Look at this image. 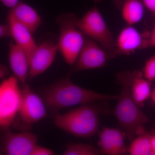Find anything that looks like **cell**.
Segmentation results:
<instances>
[{
  "label": "cell",
  "instance_id": "obj_26",
  "mask_svg": "<svg viewBox=\"0 0 155 155\" xmlns=\"http://www.w3.org/2000/svg\"><path fill=\"white\" fill-rule=\"evenodd\" d=\"M8 69L6 66L1 65L0 67V77L1 78H4L8 74Z\"/></svg>",
  "mask_w": 155,
  "mask_h": 155
},
{
  "label": "cell",
  "instance_id": "obj_9",
  "mask_svg": "<svg viewBox=\"0 0 155 155\" xmlns=\"http://www.w3.org/2000/svg\"><path fill=\"white\" fill-rule=\"evenodd\" d=\"M23 87L22 105L18 115L21 122L31 125L47 116L46 105L28 85Z\"/></svg>",
  "mask_w": 155,
  "mask_h": 155
},
{
  "label": "cell",
  "instance_id": "obj_21",
  "mask_svg": "<svg viewBox=\"0 0 155 155\" xmlns=\"http://www.w3.org/2000/svg\"><path fill=\"white\" fill-rule=\"evenodd\" d=\"M147 48L155 47V25L151 30L144 32Z\"/></svg>",
  "mask_w": 155,
  "mask_h": 155
},
{
  "label": "cell",
  "instance_id": "obj_5",
  "mask_svg": "<svg viewBox=\"0 0 155 155\" xmlns=\"http://www.w3.org/2000/svg\"><path fill=\"white\" fill-rule=\"evenodd\" d=\"M77 24L85 36L93 40L101 47L109 60L118 56L116 40L97 6L87 11L81 19L78 18Z\"/></svg>",
  "mask_w": 155,
  "mask_h": 155
},
{
  "label": "cell",
  "instance_id": "obj_19",
  "mask_svg": "<svg viewBox=\"0 0 155 155\" xmlns=\"http://www.w3.org/2000/svg\"><path fill=\"white\" fill-rule=\"evenodd\" d=\"M64 155H100L99 149L91 145L82 143H69L63 154Z\"/></svg>",
  "mask_w": 155,
  "mask_h": 155
},
{
  "label": "cell",
  "instance_id": "obj_12",
  "mask_svg": "<svg viewBox=\"0 0 155 155\" xmlns=\"http://www.w3.org/2000/svg\"><path fill=\"white\" fill-rule=\"evenodd\" d=\"M125 137V132L117 128L104 127L100 132L98 146L103 154H124L127 151Z\"/></svg>",
  "mask_w": 155,
  "mask_h": 155
},
{
  "label": "cell",
  "instance_id": "obj_8",
  "mask_svg": "<svg viewBox=\"0 0 155 155\" xmlns=\"http://www.w3.org/2000/svg\"><path fill=\"white\" fill-rule=\"evenodd\" d=\"M108 59L105 51L97 42L85 36L82 50L69 74L105 67Z\"/></svg>",
  "mask_w": 155,
  "mask_h": 155
},
{
  "label": "cell",
  "instance_id": "obj_27",
  "mask_svg": "<svg viewBox=\"0 0 155 155\" xmlns=\"http://www.w3.org/2000/svg\"><path fill=\"white\" fill-rule=\"evenodd\" d=\"M151 146V155H155V133L152 134Z\"/></svg>",
  "mask_w": 155,
  "mask_h": 155
},
{
  "label": "cell",
  "instance_id": "obj_24",
  "mask_svg": "<svg viewBox=\"0 0 155 155\" xmlns=\"http://www.w3.org/2000/svg\"><path fill=\"white\" fill-rule=\"evenodd\" d=\"M145 6L155 17V0H143Z\"/></svg>",
  "mask_w": 155,
  "mask_h": 155
},
{
  "label": "cell",
  "instance_id": "obj_11",
  "mask_svg": "<svg viewBox=\"0 0 155 155\" xmlns=\"http://www.w3.org/2000/svg\"><path fill=\"white\" fill-rule=\"evenodd\" d=\"M118 56L130 55L137 50L146 49L143 33H140L133 25H127L120 31L116 39Z\"/></svg>",
  "mask_w": 155,
  "mask_h": 155
},
{
  "label": "cell",
  "instance_id": "obj_4",
  "mask_svg": "<svg viewBox=\"0 0 155 155\" xmlns=\"http://www.w3.org/2000/svg\"><path fill=\"white\" fill-rule=\"evenodd\" d=\"M78 18L72 13L63 14L57 18L60 36L58 50L64 60L73 66L76 62L85 40V36L78 26Z\"/></svg>",
  "mask_w": 155,
  "mask_h": 155
},
{
  "label": "cell",
  "instance_id": "obj_6",
  "mask_svg": "<svg viewBox=\"0 0 155 155\" xmlns=\"http://www.w3.org/2000/svg\"><path fill=\"white\" fill-rule=\"evenodd\" d=\"M18 79L12 75L3 81L0 85V126L8 129L18 115L22 101V89Z\"/></svg>",
  "mask_w": 155,
  "mask_h": 155
},
{
  "label": "cell",
  "instance_id": "obj_10",
  "mask_svg": "<svg viewBox=\"0 0 155 155\" xmlns=\"http://www.w3.org/2000/svg\"><path fill=\"white\" fill-rule=\"evenodd\" d=\"M58 50V44L51 41L37 45L29 60L28 80H31L44 72L52 65Z\"/></svg>",
  "mask_w": 155,
  "mask_h": 155
},
{
  "label": "cell",
  "instance_id": "obj_25",
  "mask_svg": "<svg viewBox=\"0 0 155 155\" xmlns=\"http://www.w3.org/2000/svg\"><path fill=\"white\" fill-rule=\"evenodd\" d=\"M1 1L4 5L11 9L17 6L19 2V0H1Z\"/></svg>",
  "mask_w": 155,
  "mask_h": 155
},
{
  "label": "cell",
  "instance_id": "obj_1",
  "mask_svg": "<svg viewBox=\"0 0 155 155\" xmlns=\"http://www.w3.org/2000/svg\"><path fill=\"white\" fill-rule=\"evenodd\" d=\"M43 100L53 113L69 107L98 101L118 100L119 95L98 93L73 83L69 78L61 79L44 89Z\"/></svg>",
  "mask_w": 155,
  "mask_h": 155
},
{
  "label": "cell",
  "instance_id": "obj_14",
  "mask_svg": "<svg viewBox=\"0 0 155 155\" xmlns=\"http://www.w3.org/2000/svg\"><path fill=\"white\" fill-rule=\"evenodd\" d=\"M8 22L11 25V37L17 45L25 51L30 60L37 47L32 36V33L28 28L18 22L10 13L8 15Z\"/></svg>",
  "mask_w": 155,
  "mask_h": 155
},
{
  "label": "cell",
  "instance_id": "obj_29",
  "mask_svg": "<svg viewBox=\"0 0 155 155\" xmlns=\"http://www.w3.org/2000/svg\"><path fill=\"white\" fill-rule=\"evenodd\" d=\"M94 2V3L95 4H97V3H99L101 2L103 0H93Z\"/></svg>",
  "mask_w": 155,
  "mask_h": 155
},
{
  "label": "cell",
  "instance_id": "obj_3",
  "mask_svg": "<svg viewBox=\"0 0 155 155\" xmlns=\"http://www.w3.org/2000/svg\"><path fill=\"white\" fill-rule=\"evenodd\" d=\"M99 114L96 107L85 104L65 114L57 115L54 122L58 128L74 136L89 137L98 131Z\"/></svg>",
  "mask_w": 155,
  "mask_h": 155
},
{
  "label": "cell",
  "instance_id": "obj_20",
  "mask_svg": "<svg viewBox=\"0 0 155 155\" xmlns=\"http://www.w3.org/2000/svg\"><path fill=\"white\" fill-rule=\"evenodd\" d=\"M142 72L147 80L155 81V54L147 60Z\"/></svg>",
  "mask_w": 155,
  "mask_h": 155
},
{
  "label": "cell",
  "instance_id": "obj_7",
  "mask_svg": "<svg viewBox=\"0 0 155 155\" xmlns=\"http://www.w3.org/2000/svg\"><path fill=\"white\" fill-rule=\"evenodd\" d=\"M4 130L1 152L8 155H31L37 145V135L28 131L14 133L8 128Z\"/></svg>",
  "mask_w": 155,
  "mask_h": 155
},
{
  "label": "cell",
  "instance_id": "obj_16",
  "mask_svg": "<svg viewBox=\"0 0 155 155\" xmlns=\"http://www.w3.org/2000/svg\"><path fill=\"white\" fill-rule=\"evenodd\" d=\"M11 13L18 22L35 33L41 23V19L37 12L26 3L19 2L11 9Z\"/></svg>",
  "mask_w": 155,
  "mask_h": 155
},
{
  "label": "cell",
  "instance_id": "obj_17",
  "mask_svg": "<svg viewBox=\"0 0 155 155\" xmlns=\"http://www.w3.org/2000/svg\"><path fill=\"white\" fill-rule=\"evenodd\" d=\"M130 90L134 99L140 107H143L145 103L151 95V82L143 76L142 72L133 71Z\"/></svg>",
  "mask_w": 155,
  "mask_h": 155
},
{
  "label": "cell",
  "instance_id": "obj_13",
  "mask_svg": "<svg viewBox=\"0 0 155 155\" xmlns=\"http://www.w3.org/2000/svg\"><path fill=\"white\" fill-rule=\"evenodd\" d=\"M9 64L10 68L22 86L27 85L28 78L29 60L25 51L12 41L9 42Z\"/></svg>",
  "mask_w": 155,
  "mask_h": 155
},
{
  "label": "cell",
  "instance_id": "obj_22",
  "mask_svg": "<svg viewBox=\"0 0 155 155\" xmlns=\"http://www.w3.org/2000/svg\"><path fill=\"white\" fill-rule=\"evenodd\" d=\"M0 37L1 38L12 37L11 25L8 22L0 25Z\"/></svg>",
  "mask_w": 155,
  "mask_h": 155
},
{
  "label": "cell",
  "instance_id": "obj_2",
  "mask_svg": "<svg viewBox=\"0 0 155 155\" xmlns=\"http://www.w3.org/2000/svg\"><path fill=\"white\" fill-rule=\"evenodd\" d=\"M133 72V71H123L116 75V81L121 89L114 114L129 141H132L136 136L145 130L144 125L149 121L131 94L130 85Z\"/></svg>",
  "mask_w": 155,
  "mask_h": 155
},
{
  "label": "cell",
  "instance_id": "obj_23",
  "mask_svg": "<svg viewBox=\"0 0 155 155\" xmlns=\"http://www.w3.org/2000/svg\"><path fill=\"white\" fill-rule=\"evenodd\" d=\"M54 153L52 150L37 145L32 152L31 155H53Z\"/></svg>",
  "mask_w": 155,
  "mask_h": 155
},
{
  "label": "cell",
  "instance_id": "obj_18",
  "mask_svg": "<svg viewBox=\"0 0 155 155\" xmlns=\"http://www.w3.org/2000/svg\"><path fill=\"white\" fill-rule=\"evenodd\" d=\"M152 134L145 130L132 140L128 151L131 155H151Z\"/></svg>",
  "mask_w": 155,
  "mask_h": 155
},
{
  "label": "cell",
  "instance_id": "obj_15",
  "mask_svg": "<svg viewBox=\"0 0 155 155\" xmlns=\"http://www.w3.org/2000/svg\"><path fill=\"white\" fill-rule=\"evenodd\" d=\"M114 4L120 10L127 25H135L144 16L146 7L143 0H115Z\"/></svg>",
  "mask_w": 155,
  "mask_h": 155
},
{
  "label": "cell",
  "instance_id": "obj_28",
  "mask_svg": "<svg viewBox=\"0 0 155 155\" xmlns=\"http://www.w3.org/2000/svg\"><path fill=\"white\" fill-rule=\"evenodd\" d=\"M151 98L152 100L153 103L155 105V87L153 89L152 91L151 95Z\"/></svg>",
  "mask_w": 155,
  "mask_h": 155
}]
</instances>
